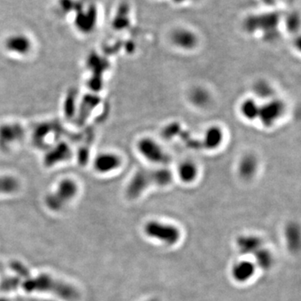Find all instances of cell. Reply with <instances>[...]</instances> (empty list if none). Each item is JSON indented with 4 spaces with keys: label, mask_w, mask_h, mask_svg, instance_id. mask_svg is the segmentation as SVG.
Here are the masks:
<instances>
[{
    "label": "cell",
    "mask_w": 301,
    "mask_h": 301,
    "mask_svg": "<svg viewBox=\"0 0 301 301\" xmlns=\"http://www.w3.org/2000/svg\"><path fill=\"white\" fill-rule=\"evenodd\" d=\"M4 47L8 52L18 56H25L31 52L33 42L24 33H14L7 36L4 41Z\"/></svg>",
    "instance_id": "8992f818"
},
{
    "label": "cell",
    "mask_w": 301,
    "mask_h": 301,
    "mask_svg": "<svg viewBox=\"0 0 301 301\" xmlns=\"http://www.w3.org/2000/svg\"><path fill=\"white\" fill-rule=\"evenodd\" d=\"M256 263L259 267L264 270H268L272 266L274 263V258L270 250L264 249L263 247L256 252Z\"/></svg>",
    "instance_id": "44dd1931"
},
{
    "label": "cell",
    "mask_w": 301,
    "mask_h": 301,
    "mask_svg": "<svg viewBox=\"0 0 301 301\" xmlns=\"http://www.w3.org/2000/svg\"><path fill=\"white\" fill-rule=\"evenodd\" d=\"M286 240L289 247L293 250L299 249V229L295 224L289 225L285 231Z\"/></svg>",
    "instance_id": "7402d4cb"
},
{
    "label": "cell",
    "mask_w": 301,
    "mask_h": 301,
    "mask_svg": "<svg viewBox=\"0 0 301 301\" xmlns=\"http://www.w3.org/2000/svg\"><path fill=\"white\" fill-rule=\"evenodd\" d=\"M238 247L242 253H255L262 248V241L258 237L253 235L242 236L238 239Z\"/></svg>",
    "instance_id": "e0dca14e"
},
{
    "label": "cell",
    "mask_w": 301,
    "mask_h": 301,
    "mask_svg": "<svg viewBox=\"0 0 301 301\" xmlns=\"http://www.w3.org/2000/svg\"><path fill=\"white\" fill-rule=\"evenodd\" d=\"M136 148L139 155L158 167H166L171 163V157L167 150L158 141L150 136H143L139 139L136 142Z\"/></svg>",
    "instance_id": "6da1fadb"
},
{
    "label": "cell",
    "mask_w": 301,
    "mask_h": 301,
    "mask_svg": "<svg viewBox=\"0 0 301 301\" xmlns=\"http://www.w3.org/2000/svg\"><path fill=\"white\" fill-rule=\"evenodd\" d=\"M154 186L166 187L172 183L174 179L173 172L167 167H157L153 168Z\"/></svg>",
    "instance_id": "2e32d148"
},
{
    "label": "cell",
    "mask_w": 301,
    "mask_h": 301,
    "mask_svg": "<svg viewBox=\"0 0 301 301\" xmlns=\"http://www.w3.org/2000/svg\"><path fill=\"white\" fill-rule=\"evenodd\" d=\"M199 166L192 160H184L177 165L176 175L184 184H192L196 182L199 176Z\"/></svg>",
    "instance_id": "8fae6325"
},
{
    "label": "cell",
    "mask_w": 301,
    "mask_h": 301,
    "mask_svg": "<svg viewBox=\"0 0 301 301\" xmlns=\"http://www.w3.org/2000/svg\"><path fill=\"white\" fill-rule=\"evenodd\" d=\"M152 186H154L153 168H141L136 171L130 179L126 194L129 199H138Z\"/></svg>",
    "instance_id": "277c9868"
},
{
    "label": "cell",
    "mask_w": 301,
    "mask_h": 301,
    "mask_svg": "<svg viewBox=\"0 0 301 301\" xmlns=\"http://www.w3.org/2000/svg\"><path fill=\"white\" fill-rule=\"evenodd\" d=\"M170 42L175 48L183 51H191L199 46V37L195 32L185 27H178L170 33Z\"/></svg>",
    "instance_id": "5b68a950"
},
{
    "label": "cell",
    "mask_w": 301,
    "mask_h": 301,
    "mask_svg": "<svg viewBox=\"0 0 301 301\" xmlns=\"http://www.w3.org/2000/svg\"><path fill=\"white\" fill-rule=\"evenodd\" d=\"M189 100L195 107H207L212 101V96L205 87L194 86L189 91Z\"/></svg>",
    "instance_id": "4fadbf2b"
},
{
    "label": "cell",
    "mask_w": 301,
    "mask_h": 301,
    "mask_svg": "<svg viewBox=\"0 0 301 301\" xmlns=\"http://www.w3.org/2000/svg\"><path fill=\"white\" fill-rule=\"evenodd\" d=\"M255 273L254 264L249 261H239L232 269V275L238 282H246L253 277Z\"/></svg>",
    "instance_id": "5bb4252c"
},
{
    "label": "cell",
    "mask_w": 301,
    "mask_h": 301,
    "mask_svg": "<svg viewBox=\"0 0 301 301\" xmlns=\"http://www.w3.org/2000/svg\"><path fill=\"white\" fill-rule=\"evenodd\" d=\"M225 139L224 131L217 125L207 127L201 139V144L203 149L215 150L222 146Z\"/></svg>",
    "instance_id": "9c48e42d"
},
{
    "label": "cell",
    "mask_w": 301,
    "mask_h": 301,
    "mask_svg": "<svg viewBox=\"0 0 301 301\" xmlns=\"http://www.w3.org/2000/svg\"><path fill=\"white\" fill-rule=\"evenodd\" d=\"M144 230L149 238L158 240L167 245H174L181 238V233L177 227L169 223L159 222L158 220L146 222Z\"/></svg>",
    "instance_id": "7a4b0ae2"
},
{
    "label": "cell",
    "mask_w": 301,
    "mask_h": 301,
    "mask_svg": "<svg viewBox=\"0 0 301 301\" xmlns=\"http://www.w3.org/2000/svg\"><path fill=\"white\" fill-rule=\"evenodd\" d=\"M97 12L94 8L90 7L82 10L77 14L74 19V25L80 32L84 33H91L96 25Z\"/></svg>",
    "instance_id": "30bf717a"
},
{
    "label": "cell",
    "mask_w": 301,
    "mask_h": 301,
    "mask_svg": "<svg viewBox=\"0 0 301 301\" xmlns=\"http://www.w3.org/2000/svg\"><path fill=\"white\" fill-rule=\"evenodd\" d=\"M253 93L258 98L267 100L275 97V89L267 81H258L253 85Z\"/></svg>",
    "instance_id": "ac0fdd59"
},
{
    "label": "cell",
    "mask_w": 301,
    "mask_h": 301,
    "mask_svg": "<svg viewBox=\"0 0 301 301\" xmlns=\"http://www.w3.org/2000/svg\"><path fill=\"white\" fill-rule=\"evenodd\" d=\"M259 161L253 153H247L242 156L237 165L239 177L244 181H250L258 174Z\"/></svg>",
    "instance_id": "ba28073f"
},
{
    "label": "cell",
    "mask_w": 301,
    "mask_h": 301,
    "mask_svg": "<svg viewBox=\"0 0 301 301\" xmlns=\"http://www.w3.org/2000/svg\"><path fill=\"white\" fill-rule=\"evenodd\" d=\"M69 156V149L68 146L59 145L50 150L48 155H46V163L47 165H52L65 160Z\"/></svg>",
    "instance_id": "d6986e66"
},
{
    "label": "cell",
    "mask_w": 301,
    "mask_h": 301,
    "mask_svg": "<svg viewBox=\"0 0 301 301\" xmlns=\"http://www.w3.org/2000/svg\"><path fill=\"white\" fill-rule=\"evenodd\" d=\"M122 157L113 152H102L93 161V168L99 174H110L122 167Z\"/></svg>",
    "instance_id": "52a82bcc"
},
{
    "label": "cell",
    "mask_w": 301,
    "mask_h": 301,
    "mask_svg": "<svg viewBox=\"0 0 301 301\" xmlns=\"http://www.w3.org/2000/svg\"><path fill=\"white\" fill-rule=\"evenodd\" d=\"M259 105L257 99L249 97L242 100L239 105V112L247 122H255L258 120Z\"/></svg>",
    "instance_id": "9a60e30c"
},
{
    "label": "cell",
    "mask_w": 301,
    "mask_h": 301,
    "mask_svg": "<svg viewBox=\"0 0 301 301\" xmlns=\"http://www.w3.org/2000/svg\"><path fill=\"white\" fill-rule=\"evenodd\" d=\"M24 130L18 124H5L0 127V145L10 146L21 140Z\"/></svg>",
    "instance_id": "7c38bea8"
},
{
    "label": "cell",
    "mask_w": 301,
    "mask_h": 301,
    "mask_svg": "<svg viewBox=\"0 0 301 301\" xmlns=\"http://www.w3.org/2000/svg\"><path fill=\"white\" fill-rule=\"evenodd\" d=\"M286 111V104L284 100L273 97L265 100L259 105L258 121L266 128H271L280 122Z\"/></svg>",
    "instance_id": "3957f363"
},
{
    "label": "cell",
    "mask_w": 301,
    "mask_h": 301,
    "mask_svg": "<svg viewBox=\"0 0 301 301\" xmlns=\"http://www.w3.org/2000/svg\"><path fill=\"white\" fill-rule=\"evenodd\" d=\"M77 191V184L73 180L66 178L61 180L58 185L57 195L65 199L71 198Z\"/></svg>",
    "instance_id": "ffe728a7"
}]
</instances>
